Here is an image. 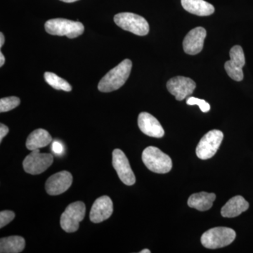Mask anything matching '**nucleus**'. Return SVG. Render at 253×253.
Here are the masks:
<instances>
[{
    "label": "nucleus",
    "instance_id": "obj_7",
    "mask_svg": "<svg viewBox=\"0 0 253 253\" xmlns=\"http://www.w3.org/2000/svg\"><path fill=\"white\" fill-rule=\"evenodd\" d=\"M224 134L222 131L213 129L203 136L196 147V155L201 160L212 158L217 153L222 142Z\"/></svg>",
    "mask_w": 253,
    "mask_h": 253
},
{
    "label": "nucleus",
    "instance_id": "obj_6",
    "mask_svg": "<svg viewBox=\"0 0 253 253\" xmlns=\"http://www.w3.org/2000/svg\"><path fill=\"white\" fill-rule=\"evenodd\" d=\"M85 212L84 203L77 201L70 204L61 214L60 220L61 228L67 233L76 232L79 229L80 222L84 219Z\"/></svg>",
    "mask_w": 253,
    "mask_h": 253
},
{
    "label": "nucleus",
    "instance_id": "obj_12",
    "mask_svg": "<svg viewBox=\"0 0 253 253\" xmlns=\"http://www.w3.org/2000/svg\"><path fill=\"white\" fill-rule=\"evenodd\" d=\"M73 176L68 171H61L50 176L46 181V193L50 196H57L67 191L72 185Z\"/></svg>",
    "mask_w": 253,
    "mask_h": 253
},
{
    "label": "nucleus",
    "instance_id": "obj_9",
    "mask_svg": "<svg viewBox=\"0 0 253 253\" xmlns=\"http://www.w3.org/2000/svg\"><path fill=\"white\" fill-rule=\"evenodd\" d=\"M229 55L230 60L224 64L226 72L234 81H242L244 79L243 68L246 64L244 50L241 46H234L231 48Z\"/></svg>",
    "mask_w": 253,
    "mask_h": 253
},
{
    "label": "nucleus",
    "instance_id": "obj_1",
    "mask_svg": "<svg viewBox=\"0 0 253 253\" xmlns=\"http://www.w3.org/2000/svg\"><path fill=\"white\" fill-rule=\"evenodd\" d=\"M131 67L130 60L125 59L105 75L98 84V89L101 92H111L120 89L127 81Z\"/></svg>",
    "mask_w": 253,
    "mask_h": 253
},
{
    "label": "nucleus",
    "instance_id": "obj_14",
    "mask_svg": "<svg viewBox=\"0 0 253 253\" xmlns=\"http://www.w3.org/2000/svg\"><path fill=\"white\" fill-rule=\"evenodd\" d=\"M113 204L108 196H103L95 201L91 207L89 218L93 223H101L112 215Z\"/></svg>",
    "mask_w": 253,
    "mask_h": 253
},
{
    "label": "nucleus",
    "instance_id": "obj_26",
    "mask_svg": "<svg viewBox=\"0 0 253 253\" xmlns=\"http://www.w3.org/2000/svg\"><path fill=\"white\" fill-rule=\"evenodd\" d=\"M9 128H8V126L2 124V123L0 124V141H1H1H2L3 138L7 135L8 133H9Z\"/></svg>",
    "mask_w": 253,
    "mask_h": 253
},
{
    "label": "nucleus",
    "instance_id": "obj_24",
    "mask_svg": "<svg viewBox=\"0 0 253 253\" xmlns=\"http://www.w3.org/2000/svg\"><path fill=\"white\" fill-rule=\"evenodd\" d=\"M15 218V213L12 211H4L0 212V228L7 225Z\"/></svg>",
    "mask_w": 253,
    "mask_h": 253
},
{
    "label": "nucleus",
    "instance_id": "obj_21",
    "mask_svg": "<svg viewBox=\"0 0 253 253\" xmlns=\"http://www.w3.org/2000/svg\"><path fill=\"white\" fill-rule=\"evenodd\" d=\"M44 80L46 83L52 86L55 89L63 90L65 91H71L72 90V86L65 81L63 78H60L54 73L46 72L44 75Z\"/></svg>",
    "mask_w": 253,
    "mask_h": 253
},
{
    "label": "nucleus",
    "instance_id": "obj_2",
    "mask_svg": "<svg viewBox=\"0 0 253 253\" xmlns=\"http://www.w3.org/2000/svg\"><path fill=\"white\" fill-rule=\"evenodd\" d=\"M142 161L151 172L166 174L172 169V161L168 155L155 146H149L142 153Z\"/></svg>",
    "mask_w": 253,
    "mask_h": 253
},
{
    "label": "nucleus",
    "instance_id": "obj_3",
    "mask_svg": "<svg viewBox=\"0 0 253 253\" xmlns=\"http://www.w3.org/2000/svg\"><path fill=\"white\" fill-rule=\"evenodd\" d=\"M44 28L50 35L66 36L71 39L81 36L84 31L83 23L65 18L50 19L44 24Z\"/></svg>",
    "mask_w": 253,
    "mask_h": 253
},
{
    "label": "nucleus",
    "instance_id": "obj_28",
    "mask_svg": "<svg viewBox=\"0 0 253 253\" xmlns=\"http://www.w3.org/2000/svg\"><path fill=\"white\" fill-rule=\"evenodd\" d=\"M4 43V36L2 33H0V48L2 47Z\"/></svg>",
    "mask_w": 253,
    "mask_h": 253
},
{
    "label": "nucleus",
    "instance_id": "obj_10",
    "mask_svg": "<svg viewBox=\"0 0 253 253\" xmlns=\"http://www.w3.org/2000/svg\"><path fill=\"white\" fill-rule=\"evenodd\" d=\"M112 163L120 179L127 186L134 184L135 175L131 169L129 161L121 149H116L113 151Z\"/></svg>",
    "mask_w": 253,
    "mask_h": 253
},
{
    "label": "nucleus",
    "instance_id": "obj_15",
    "mask_svg": "<svg viewBox=\"0 0 253 253\" xmlns=\"http://www.w3.org/2000/svg\"><path fill=\"white\" fill-rule=\"evenodd\" d=\"M138 126L144 134L151 137L161 138L164 136L165 131L161 123L149 113L142 112L139 115Z\"/></svg>",
    "mask_w": 253,
    "mask_h": 253
},
{
    "label": "nucleus",
    "instance_id": "obj_11",
    "mask_svg": "<svg viewBox=\"0 0 253 253\" xmlns=\"http://www.w3.org/2000/svg\"><path fill=\"white\" fill-rule=\"evenodd\" d=\"M196 87V83L192 79L183 76L171 78L167 83L168 91L177 101H182L192 94Z\"/></svg>",
    "mask_w": 253,
    "mask_h": 253
},
{
    "label": "nucleus",
    "instance_id": "obj_20",
    "mask_svg": "<svg viewBox=\"0 0 253 253\" xmlns=\"http://www.w3.org/2000/svg\"><path fill=\"white\" fill-rule=\"evenodd\" d=\"M26 247V241L21 236H12L0 240V253H19Z\"/></svg>",
    "mask_w": 253,
    "mask_h": 253
},
{
    "label": "nucleus",
    "instance_id": "obj_25",
    "mask_svg": "<svg viewBox=\"0 0 253 253\" xmlns=\"http://www.w3.org/2000/svg\"><path fill=\"white\" fill-rule=\"evenodd\" d=\"M63 146L59 141H54L52 144V151L55 154L61 155L63 152Z\"/></svg>",
    "mask_w": 253,
    "mask_h": 253
},
{
    "label": "nucleus",
    "instance_id": "obj_29",
    "mask_svg": "<svg viewBox=\"0 0 253 253\" xmlns=\"http://www.w3.org/2000/svg\"><path fill=\"white\" fill-rule=\"evenodd\" d=\"M60 1H64V2L66 3H72L75 2V1H77L78 0H60Z\"/></svg>",
    "mask_w": 253,
    "mask_h": 253
},
{
    "label": "nucleus",
    "instance_id": "obj_23",
    "mask_svg": "<svg viewBox=\"0 0 253 253\" xmlns=\"http://www.w3.org/2000/svg\"><path fill=\"white\" fill-rule=\"evenodd\" d=\"M186 104L189 105V106L197 105L199 106L201 111L204 113H207L211 110V106L205 100L198 99V98L193 97V96L188 98L186 100Z\"/></svg>",
    "mask_w": 253,
    "mask_h": 253
},
{
    "label": "nucleus",
    "instance_id": "obj_13",
    "mask_svg": "<svg viewBox=\"0 0 253 253\" xmlns=\"http://www.w3.org/2000/svg\"><path fill=\"white\" fill-rule=\"evenodd\" d=\"M207 32L204 28L197 27L191 30L183 41V49L186 54L196 55L202 51Z\"/></svg>",
    "mask_w": 253,
    "mask_h": 253
},
{
    "label": "nucleus",
    "instance_id": "obj_30",
    "mask_svg": "<svg viewBox=\"0 0 253 253\" xmlns=\"http://www.w3.org/2000/svg\"><path fill=\"white\" fill-rule=\"evenodd\" d=\"M140 253H151V251H150L148 249H144L143 250V251H141Z\"/></svg>",
    "mask_w": 253,
    "mask_h": 253
},
{
    "label": "nucleus",
    "instance_id": "obj_8",
    "mask_svg": "<svg viewBox=\"0 0 253 253\" xmlns=\"http://www.w3.org/2000/svg\"><path fill=\"white\" fill-rule=\"evenodd\" d=\"M54 162V157L50 154H41L39 149L32 151L23 161L25 172L28 174H40L44 172Z\"/></svg>",
    "mask_w": 253,
    "mask_h": 253
},
{
    "label": "nucleus",
    "instance_id": "obj_16",
    "mask_svg": "<svg viewBox=\"0 0 253 253\" xmlns=\"http://www.w3.org/2000/svg\"><path fill=\"white\" fill-rule=\"evenodd\" d=\"M249 208V204L243 196H236L231 198L223 208L221 214L222 217L232 218L238 217Z\"/></svg>",
    "mask_w": 253,
    "mask_h": 253
},
{
    "label": "nucleus",
    "instance_id": "obj_22",
    "mask_svg": "<svg viewBox=\"0 0 253 253\" xmlns=\"http://www.w3.org/2000/svg\"><path fill=\"white\" fill-rule=\"evenodd\" d=\"M21 100L16 96L2 98L0 99V112L4 113L11 111L19 106Z\"/></svg>",
    "mask_w": 253,
    "mask_h": 253
},
{
    "label": "nucleus",
    "instance_id": "obj_19",
    "mask_svg": "<svg viewBox=\"0 0 253 253\" xmlns=\"http://www.w3.org/2000/svg\"><path fill=\"white\" fill-rule=\"evenodd\" d=\"M52 141V137L44 129H36L30 134L26 141V147L30 151L45 147Z\"/></svg>",
    "mask_w": 253,
    "mask_h": 253
},
{
    "label": "nucleus",
    "instance_id": "obj_5",
    "mask_svg": "<svg viewBox=\"0 0 253 253\" xmlns=\"http://www.w3.org/2000/svg\"><path fill=\"white\" fill-rule=\"evenodd\" d=\"M114 22L124 31L131 32L136 36H146L149 32L147 21L142 16L133 13H119L114 16Z\"/></svg>",
    "mask_w": 253,
    "mask_h": 253
},
{
    "label": "nucleus",
    "instance_id": "obj_4",
    "mask_svg": "<svg viewBox=\"0 0 253 253\" xmlns=\"http://www.w3.org/2000/svg\"><path fill=\"white\" fill-rule=\"evenodd\" d=\"M235 231L228 227H214L201 236V244L206 249H217L226 247L236 239Z\"/></svg>",
    "mask_w": 253,
    "mask_h": 253
},
{
    "label": "nucleus",
    "instance_id": "obj_17",
    "mask_svg": "<svg viewBox=\"0 0 253 253\" xmlns=\"http://www.w3.org/2000/svg\"><path fill=\"white\" fill-rule=\"evenodd\" d=\"M183 8L191 14L208 16L214 12V7L205 0H181Z\"/></svg>",
    "mask_w": 253,
    "mask_h": 253
},
{
    "label": "nucleus",
    "instance_id": "obj_27",
    "mask_svg": "<svg viewBox=\"0 0 253 253\" xmlns=\"http://www.w3.org/2000/svg\"><path fill=\"white\" fill-rule=\"evenodd\" d=\"M5 63V58L4 55H3L2 52H0V66L2 67L3 65Z\"/></svg>",
    "mask_w": 253,
    "mask_h": 253
},
{
    "label": "nucleus",
    "instance_id": "obj_18",
    "mask_svg": "<svg viewBox=\"0 0 253 253\" xmlns=\"http://www.w3.org/2000/svg\"><path fill=\"white\" fill-rule=\"evenodd\" d=\"M216 195L213 193L200 192L190 196L188 205L190 208L199 211H206L212 207L213 202L215 201Z\"/></svg>",
    "mask_w": 253,
    "mask_h": 253
}]
</instances>
